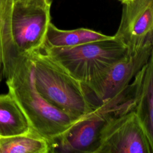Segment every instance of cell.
I'll return each mask as SVG.
<instances>
[{
	"mask_svg": "<svg viewBox=\"0 0 153 153\" xmlns=\"http://www.w3.org/2000/svg\"><path fill=\"white\" fill-rule=\"evenodd\" d=\"M20 1V0H14V1Z\"/></svg>",
	"mask_w": 153,
	"mask_h": 153,
	"instance_id": "2e32d148",
	"label": "cell"
},
{
	"mask_svg": "<svg viewBox=\"0 0 153 153\" xmlns=\"http://www.w3.org/2000/svg\"><path fill=\"white\" fill-rule=\"evenodd\" d=\"M152 48L153 45H149L134 53L127 52L99 81L85 88L93 102L97 106L124 91L147 62Z\"/></svg>",
	"mask_w": 153,
	"mask_h": 153,
	"instance_id": "52a82bcc",
	"label": "cell"
},
{
	"mask_svg": "<svg viewBox=\"0 0 153 153\" xmlns=\"http://www.w3.org/2000/svg\"><path fill=\"white\" fill-rule=\"evenodd\" d=\"M133 110L145 131L153 153V48L147 62L128 87Z\"/></svg>",
	"mask_w": 153,
	"mask_h": 153,
	"instance_id": "9c48e42d",
	"label": "cell"
},
{
	"mask_svg": "<svg viewBox=\"0 0 153 153\" xmlns=\"http://www.w3.org/2000/svg\"><path fill=\"white\" fill-rule=\"evenodd\" d=\"M14 0H0V32L2 39L7 36Z\"/></svg>",
	"mask_w": 153,
	"mask_h": 153,
	"instance_id": "4fadbf2b",
	"label": "cell"
},
{
	"mask_svg": "<svg viewBox=\"0 0 153 153\" xmlns=\"http://www.w3.org/2000/svg\"><path fill=\"white\" fill-rule=\"evenodd\" d=\"M96 153H152L131 103L112 115L100 134Z\"/></svg>",
	"mask_w": 153,
	"mask_h": 153,
	"instance_id": "8992f818",
	"label": "cell"
},
{
	"mask_svg": "<svg viewBox=\"0 0 153 153\" xmlns=\"http://www.w3.org/2000/svg\"><path fill=\"white\" fill-rule=\"evenodd\" d=\"M45 53L81 82L85 88L99 81L127 53L126 46L115 38L69 48L44 45Z\"/></svg>",
	"mask_w": 153,
	"mask_h": 153,
	"instance_id": "277c9868",
	"label": "cell"
},
{
	"mask_svg": "<svg viewBox=\"0 0 153 153\" xmlns=\"http://www.w3.org/2000/svg\"><path fill=\"white\" fill-rule=\"evenodd\" d=\"M131 103L127 88L81 118L50 144V152L96 153L102 129L114 114Z\"/></svg>",
	"mask_w": 153,
	"mask_h": 153,
	"instance_id": "5b68a950",
	"label": "cell"
},
{
	"mask_svg": "<svg viewBox=\"0 0 153 153\" xmlns=\"http://www.w3.org/2000/svg\"><path fill=\"white\" fill-rule=\"evenodd\" d=\"M31 130L26 115L11 93L0 94V137L26 133Z\"/></svg>",
	"mask_w": 153,
	"mask_h": 153,
	"instance_id": "8fae6325",
	"label": "cell"
},
{
	"mask_svg": "<svg viewBox=\"0 0 153 153\" xmlns=\"http://www.w3.org/2000/svg\"><path fill=\"white\" fill-rule=\"evenodd\" d=\"M112 37V36L85 27L62 30L50 23L47 31L44 45L54 48H69L108 39Z\"/></svg>",
	"mask_w": 153,
	"mask_h": 153,
	"instance_id": "30bf717a",
	"label": "cell"
},
{
	"mask_svg": "<svg viewBox=\"0 0 153 153\" xmlns=\"http://www.w3.org/2000/svg\"><path fill=\"white\" fill-rule=\"evenodd\" d=\"M114 36L126 46L128 53L153 45V0H135L123 4Z\"/></svg>",
	"mask_w": 153,
	"mask_h": 153,
	"instance_id": "ba28073f",
	"label": "cell"
},
{
	"mask_svg": "<svg viewBox=\"0 0 153 153\" xmlns=\"http://www.w3.org/2000/svg\"><path fill=\"white\" fill-rule=\"evenodd\" d=\"M9 92L26 115L32 129L50 144L81 118L74 117L46 101L37 91L29 54L22 55L6 77Z\"/></svg>",
	"mask_w": 153,
	"mask_h": 153,
	"instance_id": "6da1fadb",
	"label": "cell"
},
{
	"mask_svg": "<svg viewBox=\"0 0 153 153\" xmlns=\"http://www.w3.org/2000/svg\"><path fill=\"white\" fill-rule=\"evenodd\" d=\"M120 2H121V3L122 4H126V3H128V2H132V1H134L135 0H118Z\"/></svg>",
	"mask_w": 153,
	"mask_h": 153,
	"instance_id": "9a60e30c",
	"label": "cell"
},
{
	"mask_svg": "<svg viewBox=\"0 0 153 153\" xmlns=\"http://www.w3.org/2000/svg\"><path fill=\"white\" fill-rule=\"evenodd\" d=\"M52 0L14 1L7 36L2 41L3 72L6 74L22 55L42 49L51 23Z\"/></svg>",
	"mask_w": 153,
	"mask_h": 153,
	"instance_id": "7a4b0ae2",
	"label": "cell"
},
{
	"mask_svg": "<svg viewBox=\"0 0 153 153\" xmlns=\"http://www.w3.org/2000/svg\"><path fill=\"white\" fill-rule=\"evenodd\" d=\"M30 56L36 88L49 103L78 118L97 107L84 85L49 56L38 50Z\"/></svg>",
	"mask_w": 153,
	"mask_h": 153,
	"instance_id": "3957f363",
	"label": "cell"
},
{
	"mask_svg": "<svg viewBox=\"0 0 153 153\" xmlns=\"http://www.w3.org/2000/svg\"><path fill=\"white\" fill-rule=\"evenodd\" d=\"M3 68V62H2V39L1 35L0 32V82L1 81V68Z\"/></svg>",
	"mask_w": 153,
	"mask_h": 153,
	"instance_id": "5bb4252c",
	"label": "cell"
},
{
	"mask_svg": "<svg viewBox=\"0 0 153 153\" xmlns=\"http://www.w3.org/2000/svg\"><path fill=\"white\" fill-rule=\"evenodd\" d=\"M48 141L32 129L21 134L0 137V153H48Z\"/></svg>",
	"mask_w": 153,
	"mask_h": 153,
	"instance_id": "7c38bea8",
	"label": "cell"
}]
</instances>
